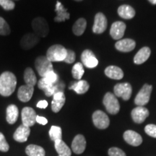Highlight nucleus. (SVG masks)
<instances>
[{"instance_id": "7c9ffc66", "label": "nucleus", "mask_w": 156, "mask_h": 156, "mask_svg": "<svg viewBox=\"0 0 156 156\" xmlns=\"http://www.w3.org/2000/svg\"><path fill=\"white\" fill-rule=\"evenodd\" d=\"M24 80L26 85H30V86L34 87L37 83L36 76L35 75L34 70L30 67L26 68L24 72Z\"/></svg>"}, {"instance_id": "1a4fd4ad", "label": "nucleus", "mask_w": 156, "mask_h": 156, "mask_svg": "<svg viewBox=\"0 0 156 156\" xmlns=\"http://www.w3.org/2000/svg\"><path fill=\"white\" fill-rule=\"evenodd\" d=\"M93 122L94 125L100 129H104L109 126L110 121L107 115L102 111H96L93 114Z\"/></svg>"}, {"instance_id": "4be33fe9", "label": "nucleus", "mask_w": 156, "mask_h": 156, "mask_svg": "<svg viewBox=\"0 0 156 156\" xmlns=\"http://www.w3.org/2000/svg\"><path fill=\"white\" fill-rule=\"evenodd\" d=\"M55 12H56V16L54 18L55 22H64L66 20L69 19L70 15L67 12V9L64 8L62 4L58 1L56 2Z\"/></svg>"}, {"instance_id": "a18cd8bd", "label": "nucleus", "mask_w": 156, "mask_h": 156, "mask_svg": "<svg viewBox=\"0 0 156 156\" xmlns=\"http://www.w3.org/2000/svg\"><path fill=\"white\" fill-rule=\"evenodd\" d=\"M58 156H60V155H58Z\"/></svg>"}, {"instance_id": "f704fd0d", "label": "nucleus", "mask_w": 156, "mask_h": 156, "mask_svg": "<svg viewBox=\"0 0 156 156\" xmlns=\"http://www.w3.org/2000/svg\"><path fill=\"white\" fill-rule=\"evenodd\" d=\"M44 79L45 80V81L47 83H49V84H56L58 80V75H56V74L54 73V71H51L48 73L47 75L45 76L44 77H43Z\"/></svg>"}, {"instance_id": "9b49d317", "label": "nucleus", "mask_w": 156, "mask_h": 156, "mask_svg": "<svg viewBox=\"0 0 156 156\" xmlns=\"http://www.w3.org/2000/svg\"><path fill=\"white\" fill-rule=\"evenodd\" d=\"M40 41V37L37 36L36 34H25L20 41V46L24 50H28L34 47Z\"/></svg>"}, {"instance_id": "a211bd4d", "label": "nucleus", "mask_w": 156, "mask_h": 156, "mask_svg": "<svg viewBox=\"0 0 156 156\" xmlns=\"http://www.w3.org/2000/svg\"><path fill=\"white\" fill-rule=\"evenodd\" d=\"M86 147V140L82 134H77L72 143V150L75 154H81Z\"/></svg>"}, {"instance_id": "6e6552de", "label": "nucleus", "mask_w": 156, "mask_h": 156, "mask_svg": "<svg viewBox=\"0 0 156 156\" xmlns=\"http://www.w3.org/2000/svg\"><path fill=\"white\" fill-rule=\"evenodd\" d=\"M114 91L116 96L122 98L124 101H128L132 95V88L131 85L128 83H119L114 86Z\"/></svg>"}, {"instance_id": "7ed1b4c3", "label": "nucleus", "mask_w": 156, "mask_h": 156, "mask_svg": "<svg viewBox=\"0 0 156 156\" xmlns=\"http://www.w3.org/2000/svg\"><path fill=\"white\" fill-rule=\"evenodd\" d=\"M38 87L39 89L44 91L46 96L50 97L54 95L57 92H64V84L62 83H58V81L56 84L47 83L44 78H41L38 83Z\"/></svg>"}, {"instance_id": "c85d7f7f", "label": "nucleus", "mask_w": 156, "mask_h": 156, "mask_svg": "<svg viewBox=\"0 0 156 156\" xmlns=\"http://www.w3.org/2000/svg\"><path fill=\"white\" fill-rule=\"evenodd\" d=\"M87 26V22L85 19L80 18L75 23L73 27V31L76 36H82L85 32Z\"/></svg>"}, {"instance_id": "ddd939ff", "label": "nucleus", "mask_w": 156, "mask_h": 156, "mask_svg": "<svg viewBox=\"0 0 156 156\" xmlns=\"http://www.w3.org/2000/svg\"><path fill=\"white\" fill-rule=\"evenodd\" d=\"M81 60L84 65L90 69L95 68L98 64V61L95 57V54L88 49L85 50L82 53Z\"/></svg>"}, {"instance_id": "5701e85b", "label": "nucleus", "mask_w": 156, "mask_h": 156, "mask_svg": "<svg viewBox=\"0 0 156 156\" xmlns=\"http://www.w3.org/2000/svg\"><path fill=\"white\" fill-rule=\"evenodd\" d=\"M105 74L107 77L113 80H121L124 77L122 69L116 66H108L105 69Z\"/></svg>"}, {"instance_id": "58836bf2", "label": "nucleus", "mask_w": 156, "mask_h": 156, "mask_svg": "<svg viewBox=\"0 0 156 156\" xmlns=\"http://www.w3.org/2000/svg\"><path fill=\"white\" fill-rule=\"evenodd\" d=\"M75 53L73 50L67 49V56H66L65 58H64V62L67 64H72L75 61Z\"/></svg>"}, {"instance_id": "79ce46f5", "label": "nucleus", "mask_w": 156, "mask_h": 156, "mask_svg": "<svg viewBox=\"0 0 156 156\" xmlns=\"http://www.w3.org/2000/svg\"><path fill=\"white\" fill-rule=\"evenodd\" d=\"M36 106L40 108H46V107L48 106V102L45 100L40 101L38 103H37Z\"/></svg>"}, {"instance_id": "cd10ccee", "label": "nucleus", "mask_w": 156, "mask_h": 156, "mask_svg": "<svg viewBox=\"0 0 156 156\" xmlns=\"http://www.w3.org/2000/svg\"><path fill=\"white\" fill-rule=\"evenodd\" d=\"M19 112L17 107L14 104L9 105L7 108V122L10 124H15L18 119Z\"/></svg>"}, {"instance_id": "4468645a", "label": "nucleus", "mask_w": 156, "mask_h": 156, "mask_svg": "<svg viewBox=\"0 0 156 156\" xmlns=\"http://www.w3.org/2000/svg\"><path fill=\"white\" fill-rule=\"evenodd\" d=\"M125 30V23L121 22V21H116V22L113 23L112 25V28L110 30V35L114 40H119L124 36Z\"/></svg>"}, {"instance_id": "9d476101", "label": "nucleus", "mask_w": 156, "mask_h": 156, "mask_svg": "<svg viewBox=\"0 0 156 156\" xmlns=\"http://www.w3.org/2000/svg\"><path fill=\"white\" fill-rule=\"evenodd\" d=\"M36 113L30 107H25L22 110V122L23 125L28 126H34L36 122Z\"/></svg>"}, {"instance_id": "c03bdc74", "label": "nucleus", "mask_w": 156, "mask_h": 156, "mask_svg": "<svg viewBox=\"0 0 156 156\" xmlns=\"http://www.w3.org/2000/svg\"><path fill=\"white\" fill-rule=\"evenodd\" d=\"M75 1H77V2H80V1H83V0H75Z\"/></svg>"}, {"instance_id": "4c0bfd02", "label": "nucleus", "mask_w": 156, "mask_h": 156, "mask_svg": "<svg viewBox=\"0 0 156 156\" xmlns=\"http://www.w3.org/2000/svg\"><path fill=\"white\" fill-rule=\"evenodd\" d=\"M145 131L149 136L156 138V125L155 124H147L145 126Z\"/></svg>"}, {"instance_id": "dca6fc26", "label": "nucleus", "mask_w": 156, "mask_h": 156, "mask_svg": "<svg viewBox=\"0 0 156 156\" xmlns=\"http://www.w3.org/2000/svg\"><path fill=\"white\" fill-rule=\"evenodd\" d=\"M34 92V87L25 85L20 87L17 92V97L22 102H28L31 99Z\"/></svg>"}, {"instance_id": "37998d69", "label": "nucleus", "mask_w": 156, "mask_h": 156, "mask_svg": "<svg viewBox=\"0 0 156 156\" xmlns=\"http://www.w3.org/2000/svg\"><path fill=\"white\" fill-rule=\"evenodd\" d=\"M148 1L151 4H153V5H156V0H148Z\"/></svg>"}, {"instance_id": "2f4dec72", "label": "nucleus", "mask_w": 156, "mask_h": 156, "mask_svg": "<svg viewBox=\"0 0 156 156\" xmlns=\"http://www.w3.org/2000/svg\"><path fill=\"white\" fill-rule=\"evenodd\" d=\"M84 73H85V71H84L83 65L80 62H77L73 66L72 74H73V77L75 79L80 80L82 77L84 75Z\"/></svg>"}, {"instance_id": "412c9836", "label": "nucleus", "mask_w": 156, "mask_h": 156, "mask_svg": "<svg viewBox=\"0 0 156 156\" xmlns=\"http://www.w3.org/2000/svg\"><path fill=\"white\" fill-rule=\"evenodd\" d=\"M66 98L64 92H57L53 95L51 102V109L54 113H57L61 110L65 103Z\"/></svg>"}, {"instance_id": "0eeeda50", "label": "nucleus", "mask_w": 156, "mask_h": 156, "mask_svg": "<svg viewBox=\"0 0 156 156\" xmlns=\"http://www.w3.org/2000/svg\"><path fill=\"white\" fill-rule=\"evenodd\" d=\"M153 87L151 85L145 84L143 85L140 92L137 93L134 99V103L137 106H144L149 102Z\"/></svg>"}, {"instance_id": "f3484780", "label": "nucleus", "mask_w": 156, "mask_h": 156, "mask_svg": "<svg viewBox=\"0 0 156 156\" xmlns=\"http://www.w3.org/2000/svg\"><path fill=\"white\" fill-rule=\"evenodd\" d=\"M124 139L128 144L132 146H139L142 144V138L137 132L127 130L124 133Z\"/></svg>"}, {"instance_id": "72a5a7b5", "label": "nucleus", "mask_w": 156, "mask_h": 156, "mask_svg": "<svg viewBox=\"0 0 156 156\" xmlns=\"http://www.w3.org/2000/svg\"><path fill=\"white\" fill-rule=\"evenodd\" d=\"M11 30L9 25L6 22L3 17H0V35L2 36H7L10 34Z\"/></svg>"}, {"instance_id": "c9c22d12", "label": "nucleus", "mask_w": 156, "mask_h": 156, "mask_svg": "<svg viewBox=\"0 0 156 156\" xmlns=\"http://www.w3.org/2000/svg\"><path fill=\"white\" fill-rule=\"evenodd\" d=\"M0 6L5 10H12L15 8V4L12 0H0Z\"/></svg>"}, {"instance_id": "20e7f679", "label": "nucleus", "mask_w": 156, "mask_h": 156, "mask_svg": "<svg viewBox=\"0 0 156 156\" xmlns=\"http://www.w3.org/2000/svg\"><path fill=\"white\" fill-rule=\"evenodd\" d=\"M35 67L38 75L44 77L51 71H53V65L51 62L46 57V56H40L36 58L35 61Z\"/></svg>"}, {"instance_id": "bb28decb", "label": "nucleus", "mask_w": 156, "mask_h": 156, "mask_svg": "<svg viewBox=\"0 0 156 156\" xmlns=\"http://www.w3.org/2000/svg\"><path fill=\"white\" fill-rule=\"evenodd\" d=\"M54 146L56 152L60 156H71V150L62 140H58L54 142Z\"/></svg>"}, {"instance_id": "473e14b6", "label": "nucleus", "mask_w": 156, "mask_h": 156, "mask_svg": "<svg viewBox=\"0 0 156 156\" xmlns=\"http://www.w3.org/2000/svg\"><path fill=\"white\" fill-rule=\"evenodd\" d=\"M49 136L51 140L54 142L58 140H62V129L59 126H52L49 130Z\"/></svg>"}, {"instance_id": "f8f14e48", "label": "nucleus", "mask_w": 156, "mask_h": 156, "mask_svg": "<svg viewBox=\"0 0 156 156\" xmlns=\"http://www.w3.org/2000/svg\"><path fill=\"white\" fill-rule=\"evenodd\" d=\"M107 19L106 16L101 12H98L95 15L94 19V25L93 26V33L97 34H101L106 30Z\"/></svg>"}, {"instance_id": "c756f323", "label": "nucleus", "mask_w": 156, "mask_h": 156, "mask_svg": "<svg viewBox=\"0 0 156 156\" xmlns=\"http://www.w3.org/2000/svg\"><path fill=\"white\" fill-rule=\"evenodd\" d=\"M25 153L28 156H45V151L41 146L30 145L25 149Z\"/></svg>"}, {"instance_id": "f257e3e1", "label": "nucleus", "mask_w": 156, "mask_h": 156, "mask_svg": "<svg viewBox=\"0 0 156 156\" xmlns=\"http://www.w3.org/2000/svg\"><path fill=\"white\" fill-rule=\"evenodd\" d=\"M17 85V78L12 73L5 72L0 75V94L8 97L14 93Z\"/></svg>"}, {"instance_id": "6ab92c4d", "label": "nucleus", "mask_w": 156, "mask_h": 156, "mask_svg": "<svg viewBox=\"0 0 156 156\" xmlns=\"http://www.w3.org/2000/svg\"><path fill=\"white\" fill-rule=\"evenodd\" d=\"M136 43L134 40L129 38L122 39L118 41L115 44V47L122 52H129L135 48Z\"/></svg>"}, {"instance_id": "423d86ee", "label": "nucleus", "mask_w": 156, "mask_h": 156, "mask_svg": "<svg viewBox=\"0 0 156 156\" xmlns=\"http://www.w3.org/2000/svg\"><path fill=\"white\" fill-rule=\"evenodd\" d=\"M103 105L106 107L107 112L111 114H118L120 110L119 103L116 96L112 93H107L104 95L103 101Z\"/></svg>"}, {"instance_id": "e433bc0d", "label": "nucleus", "mask_w": 156, "mask_h": 156, "mask_svg": "<svg viewBox=\"0 0 156 156\" xmlns=\"http://www.w3.org/2000/svg\"><path fill=\"white\" fill-rule=\"evenodd\" d=\"M9 149V146L5 139V136L2 132H0V151L7 152Z\"/></svg>"}, {"instance_id": "ea45409f", "label": "nucleus", "mask_w": 156, "mask_h": 156, "mask_svg": "<svg viewBox=\"0 0 156 156\" xmlns=\"http://www.w3.org/2000/svg\"><path fill=\"white\" fill-rule=\"evenodd\" d=\"M109 156H126V154L122 150L118 147H112L108 150Z\"/></svg>"}, {"instance_id": "f03ea898", "label": "nucleus", "mask_w": 156, "mask_h": 156, "mask_svg": "<svg viewBox=\"0 0 156 156\" xmlns=\"http://www.w3.org/2000/svg\"><path fill=\"white\" fill-rule=\"evenodd\" d=\"M67 49L63 46L55 44L51 46L46 52V57L51 62H63L67 56Z\"/></svg>"}, {"instance_id": "a878e982", "label": "nucleus", "mask_w": 156, "mask_h": 156, "mask_svg": "<svg viewBox=\"0 0 156 156\" xmlns=\"http://www.w3.org/2000/svg\"><path fill=\"white\" fill-rule=\"evenodd\" d=\"M118 14L123 19H132L135 15V11L131 6L124 5L118 8Z\"/></svg>"}, {"instance_id": "393cba45", "label": "nucleus", "mask_w": 156, "mask_h": 156, "mask_svg": "<svg viewBox=\"0 0 156 156\" xmlns=\"http://www.w3.org/2000/svg\"><path fill=\"white\" fill-rule=\"evenodd\" d=\"M89 87V83L87 81L80 80L72 83L71 86H69V88L70 90H73L77 94H84L87 92Z\"/></svg>"}, {"instance_id": "39448f33", "label": "nucleus", "mask_w": 156, "mask_h": 156, "mask_svg": "<svg viewBox=\"0 0 156 156\" xmlns=\"http://www.w3.org/2000/svg\"><path fill=\"white\" fill-rule=\"evenodd\" d=\"M32 28L35 34L39 37H46L49 32V28L47 21L43 17H38L32 21Z\"/></svg>"}, {"instance_id": "2eb2a0df", "label": "nucleus", "mask_w": 156, "mask_h": 156, "mask_svg": "<svg viewBox=\"0 0 156 156\" xmlns=\"http://www.w3.org/2000/svg\"><path fill=\"white\" fill-rule=\"evenodd\" d=\"M149 116V111L144 106H137L132 111V118L135 123L141 124Z\"/></svg>"}, {"instance_id": "b1692460", "label": "nucleus", "mask_w": 156, "mask_h": 156, "mask_svg": "<svg viewBox=\"0 0 156 156\" xmlns=\"http://www.w3.org/2000/svg\"><path fill=\"white\" fill-rule=\"evenodd\" d=\"M151 51L150 48L143 47L139 50L134 58V62L136 64H141L145 62L151 56Z\"/></svg>"}, {"instance_id": "a19ab883", "label": "nucleus", "mask_w": 156, "mask_h": 156, "mask_svg": "<svg viewBox=\"0 0 156 156\" xmlns=\"http://www.w3.org/2000/svg\"><path fill=\"white\" fill-rule=\"evenodd\" d=\"M36 122L38 123V124H42V125H46V124L48 123V120L46 119L45 117L37 116Z\"/></svg>"}, {"instance_id": "aec40b11", "label": "nucleus", "mask_w": 156, "mask_h": 156, "mask_svg": "<svg viewBox=\"0 0 156 156\" xmlns=\"http://www.w3.org/2000/svg\"><path fill=\"white\" fill-rule=\"evenodd\" d=\"M30 133V129L25 125H20L17 129L13 134V138L15 141L18 142H25L27 141Z\"/></svg>"}]
</instances>
